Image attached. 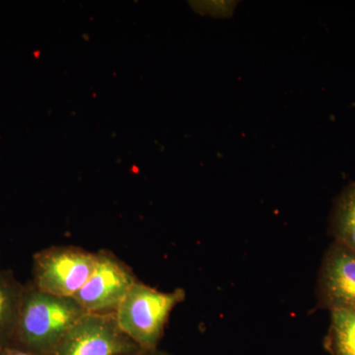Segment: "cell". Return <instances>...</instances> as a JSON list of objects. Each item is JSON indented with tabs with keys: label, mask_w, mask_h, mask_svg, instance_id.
I'll return each instance as SVG.
<instances>
[{
	"label": "cell",
	"mask_w": 355,
	"mask_h": 355,
	"mask_svg": "<svg viewBox=\"0 0 355 355\" xmlns=\"http://www.w3.org/2000/svg\"><path fill=\"white\" fill-rule=\"evenodd\" d=\"M86 313L76 299L51 295L28 282L11 345L37 355H51Z\"/></svg>",
	"instance_id": "6da1fadb"
},
{
	"label": "cell",
	"mask_w": 355,
	"mask_h": 355,
	"mask_svg": "<svg viewBox=\"0 0 355 355\" xmlns=\"http://www.w3.org/2000/svg\"><path fill=\"white\" fill-rule=\"evenodd\" d=\"M186 299L177 288L162 292L137 280L116 309V321L123 333L142 349H158L170 315Z\"/></svg>",
	"instance_id": "7a4b0ae2"
},
{
	"label": "cell",
	"mask_w": 355,
	"mask_h": 355,
	"mask_svg": "<svg viewBox=\"0 0 355 355\" xmlns=\"http://www.w3.org/2000/svg\"><path fill=\"white\" fill-rule=\"evenodd\" d=\"M96 252L73 245L44 248L33 256V280L39 291L73 298L94 272Z\"/></svg>",
	"instance_id": "3957f363"
},
{
	"label": "cell",
	"mask_w": 355,
	"mask_h": 355,
	"mask_svg": "<svg viewBox=\"0 0 355 355\" xmlns=\"http://www.w3.org/2000/svg\"><path fill=\"white\" fill-rule=\"evenodd\" d=\"M141 349L121 330L114 313H86L51 355H137Z\"/></svg>",
	"instance_id": "277c9868"
},
{
	"label": "cell",
	"mask_w": 355,
	"mask_h": 355,
	"mask_svg": "<svg viewBox=\"0 0 355 355\" xmlns=\"http://www.w3.org/2000/svg\"><path fill=\"white\" fill-rule=\"evenodd\" d=\"M94 272L74 299L87 313H114L139 280L128 263L110 250H99Z\"/></svg>",
	"instance_id": "5b68a950"
},
{
	"label": "cell",
	"mask_w": 355,
	"mask_h": 355,
	"mask_svg": "<svg viewBox=\"0 0 355 355\" xmlns=\"http://www.w3.org/2000/svg\"><path fill=\"white\" fill-rule=\"evenodd\" d=\"M318 307L355 310V252L338 241L327 250L317 282Z\"/></svg>",
	"instance_id": "8992f818"
},
{
	"label": "cell",
	"mask_w": 355,
	"mask_h": 355,
	"mask_svg": "<svg viewBox=\"0 0 355 355\" xmlns=\"http://www.w3.org/2000/svg\"><path fill=\"white\" fill-rule=\"evenodd\" d=\"M24 289L11 270H0V349L12 345Z\"/></svg>",
	"instance_id": "52a82bcc"
},
{
	"label": "cell",
	"mask_w": 355,
	"mask_h": 355,
	"mask_svg": "<svg viewBox=\"0 0 355 355\" xmlns=\"http://www.w3.org/2000/svg\"><path fill=\"white\" fill-rule=\"evenodd\" d=\"M330 229L334 241L355 252V182L336 198L331 210Z\"/></svg>",
	"instance_id": "ba28073f"
},
{
	"label": "cell",
	"mask_w": 355,
	"mask_h": 355,
	"mask_svg": "<svg viewBox=\"0 0 355 355\" xmlns=\"http://www.w3.org/2000/svg\"><path fill=\"white\" fill-rule=\"evenodd\" d=\"M324 349L331 355H355V310L331 311Z\"/></svg>",
	"instance_id": "9c48e42d"
},
{
	"label": "cell",
	"mask_w": 355,
	"mask_h": 355,
	"mask_svg": "<svg viewBox=\"0 0 355 355\" xmlns=\"http://www.w3.org/2000/svg\"><path fill=\"white\" fill-rule=\"evenodd\" d=\"M0 355H37L27 350L19 349V347L9 345V347H1L0 349Z\"/></svg>",
	"instance_id": "30bf717a"
},
{
	"label": "cell",
	"mask_w": 355,
	"mask_h": 355,
	"mask_svg": "<svg viewBox=\"0 0 355 355\" xmlns=\"http://www.w3.org/2000/svg\"><path fill=\"white\" fill-rule=\"evenodd\" d=\"M137 355H172L169 352H164L159 349H141L139 354Z\"/></svg>",
	"instance_id": "8fae6325"
}]
</instances>
